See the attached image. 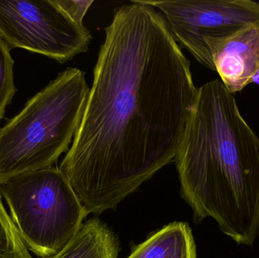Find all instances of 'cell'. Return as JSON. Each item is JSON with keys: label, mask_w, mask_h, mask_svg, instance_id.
Instances as JSON below:
<instances>
[{"label": "cell", "mask_w": 259, "mask_h": 258, "mask_svg": "<svg viewBox=\"0 0 259 258\" xmlns=\"http://www.w3.org/2000/svg\"><path fill=\"white\" fill-rule=\"evenodd\" d=\"M86 74L68 68L0 127V183L51 168L68 152L90 92Z\"/></svg>", "instance_id": "cell-3"}, {"label": "cell", "mask_w": 259, "mask_h": 258, "mask_svg": "<svg viewBox=\"0 0 259 258\" xmlns=\"http://www.w3.org/2000/svg\"><path fill=\"white\" fill-rule=\"evenodd\" d=\"M127 258H197L191 228L175 222L151 234Z\"/></svg>", "instance_id": "cell-8"}, {"label": "cell", "mask_w": 259, "mask_h": 258, "mask_svg": "<svg viewBox=\"0 0 259 258\" xmlns=\"http://www.w3.org/2000/svg\"><path fill=\"white\" fill-rule=\"evenodd\" d=\"M61 9L77 24H83V18L94 4V0H55Z\"/></svg>", "instance_id": "cell-12"}, {"label": "cell", "mask_w": 259, "mask_h": 258, "mask_svg": "<svg viewBox=\"0 0 259 258\" xmlns=\"http://www.w3.org/2000/svg\"><path fill=\"white\" fill-rule=\"evenodd\" d=\"M215 71L234 95L252 83L259 70V22L239 30L226 39L208 44Z\"/></svg>", "instance_id": "cell-7"}, {"label": "cell", "mask_w": 259, "mask_h": 258, "mask_svg": "<svg viewBox=\"0 0 259 258\" xmlns=\"http://www.w3.org/2000/svg\"><path fill=\"white\" fill-rule=\"evenodd\" d=\"M196 223L212 218L240 245L259 235V137L220 79L198 88L175 159Z\"/></svg>", "instance_id": "cell-2"}, {"label": "cell", "mask_w": 259, "mask_h": 258, "mask_svg": "<svg viewBox=\"0 0 259 258\" xmlns=\"http://www.w3.org/2000/svg\"><path fill=\"white\" fill-rule=\"evenodd\" d=\"M14 60L11 48L0 36V121L11 104L17 89L14 82Z\"/></svg>", "instance_id": "cell-11"}, {"label": "cell", "mask_w": 259, "mask_h": 258, "mask_svg": "<svg viewBox=\"0 0 259 258\" xmlns=\"http://www.w3.org/2000/svg\"><path fill=\"white\" fill-rule=\"evenodd\" d=\"M254 83L255 84L259 85V70L257 71V72L254 74L253 77L252 78V83Z\"/></svg>", "instance_id": "cell-13"}, {"label": "cell", "mask_w": 259, "mask_h": 258, "mask_svg": "<svg viewBox=\"0 0 259 258\" xmlns=\"http://www.w3.org/2000/svg\"><path fill=\"white\" fill-rule=\"evenodd\" d=\"M0 36L63 64L89 49L92 35L73 21L55 0H0Z\"/></svg>", "instance_id": "cell-5"}, {"label": "cell", "mask_w": 259, "mask_h": 258, "mask_svg": "<svg viewBox=\"0 0 259 258\" xmlns=\"http://www.w3.org/2000/svg\"><path fill=\"white\" fill-rule=\"evenodd\" d=\"M197 93L190 62L161 14L144 0L117 8L59 168L88 215L115 209L175 162Z\"/></svg>", "instance_id": "cell-1"}, {"label": "cell", "mask_w": 259, "mask_h": 258, "mask_svg": "<svg viewBox=\"0 0 259 258\" xmlns=\"http://www.w3.org/2000/svg\"><path fill=\"white\" fill-rule=\"evenodd\" d=\"M144 1L161 14L178 43L211 71L208 44L259 22V3L252 0Z\"/></svg>", "instance_id": "cell-6"}, {"label": "cell", "mask_w": 259, "mask_h": 258, "mask_svg": "<svg viewBox=\"0 0 259 258\" xmlns=\"http://www.w3.org/2000/svg\"><path fill=\"white\" fill-rule=\"evenodd\" d=\"M0 258H33L6 210L0 192Z\"/></svg>", "instance_id": "cell-10"}, {"label": "cell", "mask_w": 259, "mask_h": 258, "mask_svg": "<svg viewBox=\"0 0 259 258\" xmlns=\"http://www.w3.org/2000/svg\"><path fill=\"white\" fill-rule=\"evenodd\" d=\"M0 192L23 242L39 257L60 251L88 215L66 177L54 166L2 182Z\"/></svg>", "instance_id": "cell-4"}, {"label": "cell", "mask_w": 259, "mask_h": 258, "mask_svg": "<svg viewBox=\"0 0 259 258\" xmlns=\"http://www.w3.org/2000/svg\"><path fill=\"white\" fill-rule=\"evenodd\" d=\"M119 243L103 221L93 218L83 223L74 238L49 258H118Z\"/></svg>", "instance_id": "cell-9"}]
</instances>
